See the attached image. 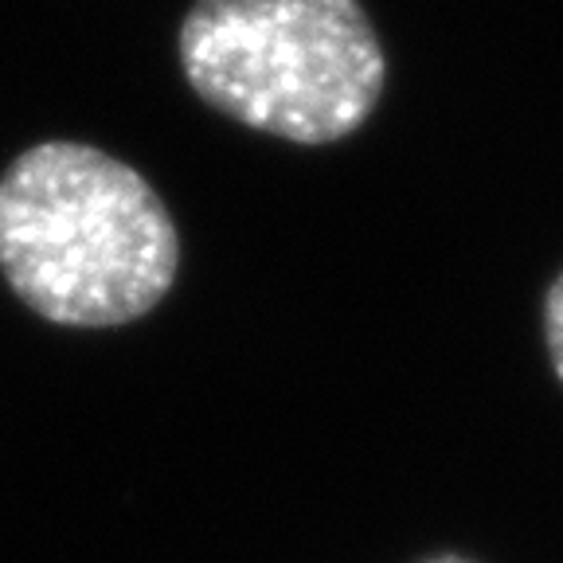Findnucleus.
<instances>
[{
	"label": "nucleus",
	"instance_id": "7ed1b4c3",
	"mask_svg": "<svg viewBox=\"0 0 563 563\" xmlns=\"http://www.w3.org/2000/svg\"><path fill=\"white\" fill-rule=\"evenodd\" d=\"M540 321H544L548 361H552L555 379L563 384V271L555 274L552 286H548V294H544V313H540Z\"/></svg>",
	"mask_w": 563,
	"mask_h": 563
},
{
	"label": "nucleus",
	"instance_id": "f257e3e1",
	"mask_svg": "<svg viewBox=\"0 0 563 563\" xmlns=\"http://www.w3.org/2000/svg\"><path fill=\"white\" fill-rule=\"evenodd\" d=\"M0 271L52 325L114 329L165 301L180 235L137 168L95 145L44 141L0 176Z\"/></svg>",
	"mask_w": 563,
	"mask_h": 563
},
{
	"label": "nucleus",
	"instance_id": "f03ea898",
	"mask_svg": "<svg viewBox=\"0 0 563 563\" xmlns=\"http://www.w3.org/2000/svg\"><path fill=\"white\" fill-rule=\"evenodd\" d=\"M176 47L211 110L294 145L352 137L387 82L361 0H196Z\"/></svg>",
	"mask_w": 563,
	"mask_h": 563
}]
</instances>
